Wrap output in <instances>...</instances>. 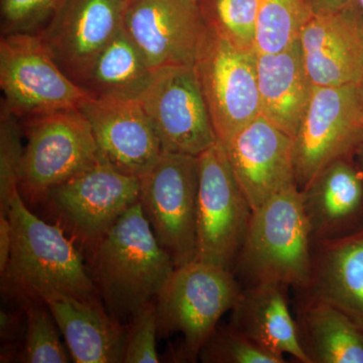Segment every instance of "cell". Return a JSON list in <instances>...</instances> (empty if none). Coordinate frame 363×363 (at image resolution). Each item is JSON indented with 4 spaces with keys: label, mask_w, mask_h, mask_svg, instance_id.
Here are the masks:
<instances>
[{
    "label": "cell",
    "mask_w": 363,
    "mask_h": 363,
    "mask_svg": "<svg viewBox=\"0 0 363 363\" xmlns=\"http://www.w3.org/2000/svg\"><path fill=\"white\" fill-rule=\"evenodd\" d=\"M89 121L100 156L119 171L143 178L162 147L138 99L89 97L79 107Z\"/></svg>",
    "instance_id": "obj_16"
},
{
    "label": "cell",
    "mask_w": 363,
    "mask_h": 363,
    "mask_svg": "<svg viewBox=\"0 0 363 363\" xmlns=\"http://www.w3.org/2000/svg\"><path fill=\"white\" fill-rule=\"evenodd\" d=\"M358 95H359L360 104H362V108L363 112V74L362 79L357 84Z\"/></svg>",
    "instance_id": "obj_35"
},
{
    "label": "cell",
    "mask_w": 363,
    "mask_h": 363,
    "mask_svg": "<svg viewBox=\"0 0 363 363\" xmlns=\"http://www.w3.org/2000/svg\"><path fill=\"white\" fill-rule=\"evenodd\" d=\"M155 73L123 28L100 52L80 86L92 98L138 99Z\"/></svg>",
    "instance_id": "obj_24"
},
{
    "label": "cell",
    "mask_w": 363,
    "mask_h": 363,
    "mask_svg": "<svg viewBox=\"0 0 363 363\" xmlns=\"http://www.w3.org/2000/svg\"><path fill=\"white\" fill-rule=\"evenodd\" d=\"M13 233L9 216L0 214V274L6 272L11 257Z\"/></svg>",
    "instance_id": "obj_32"
},
{
    "label": "cell",
    "mask_w": 363,
    "mask_h": 363,
    "mask_svg": "<svg viewBox=\"0 0 363 363\" xmlns=\"http://www.w3.org/2000/svg\"><path fill=\"white\" fill-rule=\"evenodd\" d=\"M126 326L123 363L160 362L157 351L156 301L145 306Z\"/></svg>",
    "instance_id": "obj_31"
},
{
    "label": "cell",
    "mask_w": 363,
    "mask_h": 363,
    "mask_svg": "<svg viewBox=\"0 0 363 363\" xmlns=\"http://www.w3.org/2000/svg\"><path fill=\"white\" fill-rule=\"evenodd\" d=\"M204 363H286L285 357L274 354L255 343L230 324L217 325L199 353Z\"/></svg>",
    "instance_id": "obj_28"
},
{
    "label": "cell",
    "mask_w": 363,
    "mask_h": 363,
    "mask_svg": "<svg viewBox=\"0 0 363 363\" xmlns=\"http://www.w3.org/2000/svg\"><path fill=\"white\" fill-rule=\"evenodd\" d=\"M195 1L199 2V4H200V2L202 1V0H195Z\"/></svg>",
    "instance_id": "obj_38"
},
{
    "label": "cell",
    "mask_w": 363,
    "mask_h": 363,
    "mask_svg": "<svg viewBox=\"0 0 363 363\" xmlns=\"http://www.w3.org/2000/svg\"><path fill=\"white\" fill-rule=\"evenodd\" d=\"M298 40L313 86L358 84L363 74V20L354 4L313 14Z\"/></svg>",
    "instance_id": "obj_17"
},
{
    "label": "cell",
    "mask_w": 363,
    "mask_h": 363,
    "mask_svg": "<svg viewBox=\"0 0 363 363\" xmlns=\"http://www.w3.org/2000/svg\"><path fill=\"white\" fill-rule=\"evenodd\" d=\"M45 303L65 338L74 362H123L126 326L111 316L101 298L56 296Z\"/></svg>",
    "instance_id": "obj_20"
},
{
    "label": "cell",
    "mask_w": 363,
    "mask_h": 363,
    "mask_svg": "<svg viewBox=\"0 0 363 363\" xmlns=\"http://www.w3.org/2000/svg\"><path fill=\"white\" fill-rule=\"evenodd\" d=\"M313 14L336 13L350 6L354 0H305Z\"/></svg>",
    "instance_id": "obj_33"
},
{
    "label": "cell",
    "mask_w": 363,
    "mask_h": 363,
    "mask_svg": "<svg viewBox=\"0 0 363 363\" xmlns=\"http://www.w3.org/2000/svg\"><path fill=\"white\" fill-rule=\"evenodd\" d=\"M205 16L234 44L257 51L259 0H202Z\"/></svg>",
    "instance_id": "obj_27"
},
{
    "label": "cell",
    "mask_w": 363,
    "mask_h": 363,
    "mask_svg": "<svg viewBox=\"0 0 363 363\" xmlns=\"http://www.w3.org/2000/svg\"><path fill=\"white\" fill-rule=\"evenodd\" d=\"M298 294V338L309 363H363V327L333 305Z\"/></svg>",
    "instance_id": "obj_23"
},
{
    "label": "cell",
    "mask_w": 363,
    "mask_h": 363,
    "mask_svg": "<svg viewBox=\"0 0 363 363\" xmlns=\"http://www.w3.org/2000/svg\"><path fill=\"white\" fill-rule=\"evenodd\" d=\"M88 253V269L100 298L111 316L123 325L156 301L176 269L140 202L124 212Z\"/></svg>",
    "instance_id": "obj_2"
},
{
    "label": "cell",
    "mask_w": 363,
    "mask_h": 363,
    "mask_svg": "<svg viewBox=\"0 0 363 363\" xmlns=\"http://www.w3.org/2000/svg\"><path fill=\"white\" fill-rule=\"evenodd\" d=\"M297 293L333 305L363 327V229L313 241L309 284Z\"/></svg>",
    "instance_id": "obj_19"
},
{
    "label": "cell",
    "mask_w": 363,
    "mask_h": 363,
    "mask_svg": "<svg viewBox=\"0 0 363 363\" xmlns=\"http://www.w3.org/2000/svg\"><path fill=\"white\" fill-rule=\"evenodd\" d=\"M257 83L260 114L294 138L313 89L300 40L283 51L257 52Z\"/></svg>",
    "instance_id": "obj_22"
},
{
    "label": "cell",
    "mask_w": 363,
    "mask_h": 363,
    "mask_svg": "<svg viewBox=\"0 0 363 363\" xmlns=\"http://www.w3.org/2000/svg\"><path fill=\"white\" fill-rule=\"evenodd\" d=\"M293 142L296 184L300 191L332 162L354 156L363 142L357 85L313 86Z\"/></svg>",
    "instance_id": "obj_11"
},
{
    "label": "cell",
    "mask_w": 363,
    "mask_h": 363,
    "mask_svg": "<svg viewBox=\"0 0 363 363\" xmlns=\"http://www.w3.org/2000/svg\"><path fill=\"white\" fill-rule=\"evenodd\" d=\"M18 117L4 109L0 125V214L6 215L9 200L20 191L23 147Z\"/></svg>",
    "instance_id": "obj_29"
},
{
    "label": "cell",
    "mask_w": 363,
    "mask_h": 363,
    "mask_svg": "<svg viewBox=\"0 0 363 363\" xmlns=\"http://www.w3.org/2000/svg\"><path fill=\"white\" fill-rule=\"evenodd\" d=\"M65 0H0L2 33L40 32Z\"/></svg>",
    "instance_id": "obj_30"
},
{
    "label": "cell",
    "mask_w": 363,
    "mask_h": 363,
    "mask_svg": "<svg viewBox=\"0 0 363 363\" xmlns=\"http://www.w3.org/2000/svg\"><path fill=\"white\" fill-rule=\"evenodd\" d=\"M352 4H354L357 11H359L360 16H362L363 20V0H354Z\"/></svg>",
    "instance_id": "obj_36"
},
{
    "label": "cell",
    "mask_w": 363,
    "mask_h": 363,
    "mask_svg": "<svg viewBox=\"0 0 363 363\" xmlns=\"http://www.w3.org/2000/svg\"><path fill=\"white\" fill-rule=\"evenodd\" d=\"M223 147L234 178L252 211L274 196L297 187L293 138L262 114Z\"/></svg>",
    "instance_id": "obj_15"
},
{
    "label": "cell",
    "mask_w": 363,
    "mask_h": 363,
    "mask_svg": "<svg viewBox=\"0 0 363 363\" xmlns=\"http://www.w3.org/2000/svg\"><path fill=\"white\" fill-rule=\"evenodd\" d=\"M286 286L262 283L242 286L231 309V326L264 350L298 362L309 363L300 338L296 318L286 302Z\"/></svg>",
    "instance_id": "obj_21"
},
{
    "label": "cell",
    "mask_w": 363,
    "mask_h": 363,
    "mask_svg": "<svg viewBox=\"0 0 363 363\" xmlns=\"http://www.w3.org/2000/svg\"><path fill=\"white\" fill-rule=\"evenodd\" d=\"M20 192L42 202L52 189L88 168L100 157L88 119L79 108L28 117Z\"/></svg>",
    "instance_id": "obj_6"
},
{
    "label": "cell",
    "mask_w": 363,
    "mask_h": 363,
    "mask_svg": "<svg viewBox=\"0 0 363 363\" xmlns=\"http://www.w3.org/2000/svg\"><path fill=\"white\" fill-rule=\"evenodd\" d=\"M140 179L99 160L52 189L45 203L71 238L89 250L140 200Z\"/></svg>",
    "instance_id": "obj_7"
},
{
    "label": "cell",
    "mask_w": 363,
    "mask_h": 363,
    "mask_svg": "<svg viewBox=\"0 0 363 363\" xmlns=\"http://www.w3.org/2000/svg\"><path fill=\"white\" fill-rule=\"evenodd\" d=\"M300 193L313 241L362 230L363 175L354 157L332 162Z\"/></svg>",
    "instance_id": "obj_18"
},
{
    "label": "cell",
    "mask_w": 363,
    "mask_h": 363,
    "mask_svg": "<svg viewBox=\"0 0 363 363\" xmlns=\"http://www.w3.org/2000/svg\"><path fill=\"white\" fill-rule=\"evenodd\" d=\"M208 21L195 0H133L123 30L154 71L194 67Z\"/></svg>",
    "instance_id": "obj_13"
},
{
    "label": "cell",
    "mask_w": 363,
    "mask_h": 363,
    "mask_svg": "<svg viewBox=\"0 0 363 363\" xmlns=\"http://www.w3.org/2000/svg\"><path fill=\"white\" fill-rule=\"evenodd\" d=\"M195 260L233 272L252 209L217 142L199 157Z\"/></svg>",
    "instance_id": "obj_10"
},
{
    "label": "cell",
    "mask_w": 363,
    "mask_h": 363,
    "mask_svg": "<svg viewBox=\"0 0 363 363\" xmlns=\"http://www.w3.org/2000/svg\"><path fill=\"white\" fill-rule=\"evenodd\" d=\"M242 286L233 272L206 262L176 267L156 298L157 336L183 335L180 362H196L221 317L231 311Z\"/></svg>",
    "instance_id": "obj_4"
},
{
    "label": "cell",
    "mask_w": 363,
    "mask_h": 363,
    "mask_svg": "<svg viewBox=\"0 0 363 363\" xmlns=\"http://www.w3.org/2000/svg\"><path fill=\"white\" fill-rule=\"evenodd\" d=\"M26 327L18 362L26 363L70 362L61 342L56 321L44 301H30L23 305Z\"/></svg>",
    "instance_id": "obj_26"
},
{
    "label": "cell",
    "mask_w": 363,
    "mask_h": 363,
    "mask_svg": "<svg viewBox=\"0 0 363 363\" xmlns=\"http://www.w3.org/2000/svg\"><path fill=\"white\" fill-rule=\"evenodd\" d=\"M312 243L300 190L291 189L252 211L233 274L242 286L277 283L304 290L311 274Z\"/></svg>",
    "instance_id": "obj_3"
},
{
    "label": "cell",
    "mask_w": 363,
    "mask_h": 363,
    "mask_svg": "<svg viewBox=\"0 0 363 363\" xmlns=\"http://www.w3.org/2000/svg\"><path fill=\"white\" fill-rule=\"evenodd\" d=\"M125 1H128V4H130V2H133V0H125Z\"/></svg>",
    "instance_id": "obj_37"
},
{
    "label": "cell",
    "mask_w": 363,
    "mask_h": 363,
    "mask_svg": "<svg viewBox=\"0 0 363 363\" xmlns=\"http://www.w3.org/2000/svg\"><path fill=\"white\" fill-rule=\"evenodd\" d=\"M138 100L164 152L199 157L218 142L194 67L156 71Z\"/></svg>",
    "instance_id": "obj_12"
},
{
    "label": "cell",
    "mask_w": 363,
    "mask_h": 363,
    "mask_svg": "<svg viewBox=\"0 0 363 363\" xmlns=\"http://www.w3.org/2000/svg\"><path fill=\"white\" fill-rule=\"evenodd\" d=\"M4 109L16 117L79 108L89 95L60 68L39 35L7 33L0 43Z\"/></svg>",
    "instance_id": "obj_8"
},
{
    "label": "cell",
    "mask_w": 363,
    "mask_h": 363,
    "mask_svg": "<svg viewBox=\"0 0 363 363\" xmlns=\"http://www.w3.org/2000/svg\"><path fill=\"white\" fill-rule=\"evenodd\" d=\"M125 0H65L38 32L60 68L79 86L123 28Z\"/></svg>",
    "instance_id": "obj_14"
},
{
    "label": "cell",
    "mask_w": 363,
    "mask_h": 363,
    "mask_svg": "<svg viewBox=\"0 0 363 363\" xmlns=\"http://www.w3.org/2000/svg\"><path fill=\"white\" fill-rule=\"evenodd\" d=\"M194 70L217 140L225 145L260 114L257 52L234 44L208 21Z\"/></svg>",
    "instance_id": "obj_5"
},
{
    "label": "cell",
    "mask_w": 363,
    "mask_h": 363,
    "mask_svg": "<svg viewBox=\"0 0 363 363\" xmlns=\"http://www.w3.org/2000/svg\"><path fill=\"white\" fill-rule=\"evenodd\" d=\"M353 157H354L358 168L362 171L363 175V142L360 143L359 147H358V149Z\"/></svg>",
    "instance_id": "obj_34"
},
{
    "label": "cell",
    "mask_w": 363,
    "mask_h": 363,
    "mask_svg": "<svg viewBox=\"0 0 363 363\" xmlns=\"http://www.w3.org/2000/svg\"><path fill=\"white\" fill-rule=\"evenodd\" d=\"M7 216L13 243L1 274L2 293L21 306L56 296L100 298L75 240L58 223H48L33 213L20 191L11 196Z\"/></svg>",
    "instance_id": "obj_1"
},
{
    "label": "cell",
    "mask_w": 363,
    "mask_h": 363,
    "mask_svg": "<svg viewBox=\"0 0 363 363\" xmlns=\"http://www.w3.org/2000/svg\"><path fill=\"white\" fill-rule=\"evenodd\" d=\"M199 159L162 152L140 178V202L157 242L175 267L195 260Z\"/></svg>",
    "instance_id": "obj_9"
},
{
    "label": "cell",
    "mask_w": 363,
    "mask_h": 363,
    "mask_svg": "<svg viewBox=\"0 0 363 363\" xmlns=\"http://www.w3.org/2000/svg\"><path fill=\"white\" fill-rule=\"evenodd\" d=\"M312 16L305 0H259L257 52H276L290 47Z\"/></svg>",
    "instance_id": "obj_25"
}]
</instances>
